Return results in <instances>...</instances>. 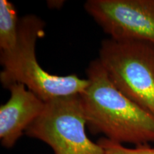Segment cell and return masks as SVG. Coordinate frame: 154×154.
<instances>
[{
    "mask_svg": "<svg viewBox=\"0 0 154 154\" xmlns=\"http://www.w3.org/2000/svg\"><path fill=\"white\" fill-rule=\"evenodd\" d=\"M64 4L63 1H49L47 2L48 7L50 9H60Z\"/></svg>",
    "mask_w": 154,
    "mask_h": 154,
    "instance_id": "9",
    "label": "cell"
},
{
    "mask_svg": "<svg viewBox=\"0 0 154 154\" xmlns=\"http://www.w3.org/2000/svg\"><path fill=\"white\" fill-rule=\"evenodd\" d=\"M8 101L0 106V141L11 149L31 124L42 114L46 102L22 84H14Z\"/></svg>",
    "mask_w": 154,
    "mask_h": 154,
    "instance_id": "6",
    "label": "cell"
},
{
    "mask_svg": "<svg viewBox=\"0 0 154 154\" xmlns=\"http://www.w3.org/2000/svg\"><path fill=\"white\" fill-rule=\"evenodd\" d=\"M86 73L88 84L79 97L90 132L123 145L154 143V116L116 87L98 59Z\"/></svg>",
    "mask_w": 154,
    "mask_h": 154,
    "instance_id": "1",
    "label": "cell"
},
{
    "mask_svg": "<svg viewBox=\"0 0 154 154\" xmlns=\"http://www.w3.org/2000/svg\"><path fill=\"white\" fill-rule=\"evenodd\" d=\"M45 26L44 21L36 14H26L19 19L16 46L10 51L0 52L2 85L7 88L14 84H22L45 102L79 94L88 86L87 79L76 74H51L38 63L36 44L45 35Z\"/></svg>",
    "mask_w": 154,
    "mask_h": 154,
    "instance_id": "2",
    "label": "cell"
},
{
    "mask_svg": "<svg viewBox=\"0 0 154 154\" xmlns=\"http://www.w3.org/2000/svg\"><path fill=\"white\" fill-rule=\"evenodd\" d=\"M97 142L104 149L105 154H154V148L150 144L128 148L104 137L101 138Z\"/></svg>",
    "mask_w": 154,
    "mask_h": 154,
    "instance_id": "8",
    "label": "cell"
},
{
    "mask_svg": "<svg viewBox=\"0 0 154 154\" xmlns=\"http://www.w3.org/2000/svg\"><path fill=\"white\" fill-rule=\"evenodd\" d=\"M84 7L111 38L154 44V0H88Z\"/></svg>",
    "mask_w": 154,
    "mask_h": 154,
    "instance_id": "5",
    "label": "cell"
},
{
    "mask_svg": "<svg viewBox=\"0 0 154 154\" xmlns=\"http://www.w3.org/2000/svg\"><path fill=\"white\" fill-rule=\"evenodd\" d=\"M19 19L14 5L8 0L0 1V52L13 49L18 39Z\"/></svg>",
    "mask_w": 154,
    "mask_h": 154,
    "instance_id": "7",
    "label": "cell"
},
{
    "mask_svg": "<svg viewBox=\"0 0 154 154\" xmlns=\"http://www.w3.org/2000/svg\"><path fill=\"white\" fill-rule=\"evenodd\" d=\"M79 94L46 102L44 110L25 132L51 148L54 154H105L86 134Z\"/></svg>",
    "mask_w": 154,
    "mask_h": 154,
    "instance_id": "4",
    "label": "cell"
},
{
    "mask_svg": "<svg viewBox=\"0 0 154 154\" xmlns=\"http://www.w3.org/2000/svg\"><path fill=\"white\" fill-rule=\"evenodd\" d=\"M98 59L116 87L154 116V44L106 38Z\"/></svg>",
    "mask_w": 154,
    "mask_h": 154,
    "instance_id": "3",
    "label": "cell"
}]
</instances>
